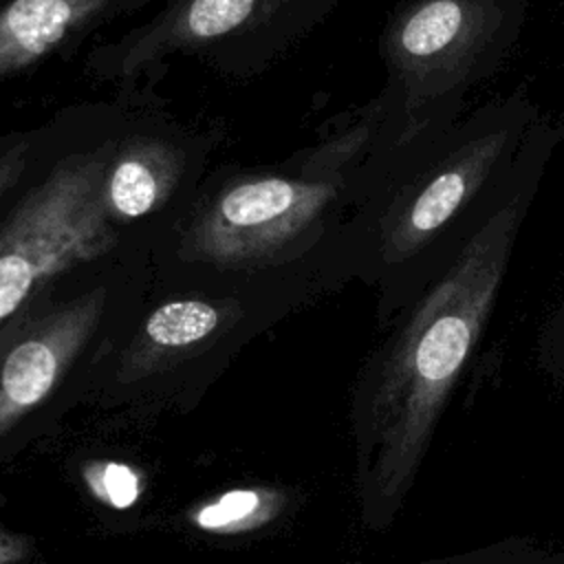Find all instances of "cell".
I'll return each instance as SVG.
<instances>
[{
  "mask_svg": "<svg viewBox=\"0 0 564 564\" xmlns=\"http://www.w3.org/2000/svg\"><path fill=\"white\" fill-rule=\"evenodd\" d=\"M564 130L540 115L522 170L458 258L381 333L348 397L352 496L364 529L383 533L405 509L441 416L498 304L520 229Z\"/></svg>",
  "mask_w": 564,
  "mask_h": 564,
  "instance_id": "obj_1",
  "label": "cell"
},
{
  "mask_svg": "<svg viewBox=\"0 0 564 564\" xmlns=\"http://www.w3.org/2000/svg\"><path fill=\"white\" fill-rule=\"evenodd\" d=\"M44 139V123L33 128L0 126V212L29 176Z\"/></svg>",
  "mask_w": 564,
  "mask_h": 564,
  "instance_id": "obj_12",
  "label": "cell"
},
{
  "mask_svg": "<svg viewBox=\"0 0 564 564\" xmlns=\"http://www.w3.org/2000/svg\"><path fill=\"white\" fill-rule=\"evenodd\" d=\"M117 108L112 95L68 106L44 121L33 167L0 212V326L55 275L128 247L99 207Z\"/></svg>",
  "mask_w": 564,
  "mask_h": 564,
  "instance_id": "obj_6",
  "label": "cell"
},
{
  "mask_svg": "<svg viewBox=\"0 0 564 564\" xmlns=\"http://www.w3.org/2000/svg\"><path fill=\"white\" fill-rule=\"evenodd\" d=\"M352 280L339 258L262 271L152 262L86 405L134 419L189 414L249 344Z\"/></svg>",
  "mask_w": 564,
  "mask_h": 564,
  "instance_id": "obj_4",
  "label": "cell"
},
{
  "mask_svg": "<svg viewBox=\"0 0 564 564\" xmlns=\"http://www.w3.org/2000/svg\"><path fill=\"white\" fill-rule=\"evenodd\" d=\"M150 273L148 247H121L55 275L0 326V465L88 403Z\"/></svg>",
  "mask_w": 564,
  "mask_h": 564,
  "instance_id": "obj_5",
  "label": "cell"
},
{
  "mask_svg": "<svg viewBox=\"0 0 564 564\" xmlns=\"http://www.w3.org/2000/svg\"><path fill=\"white\" fill-rule=\"evenodd\" d=\"M346 0H165L150 18L97 42L84 77L117 90L154 84L174 59L229 82L253 79L322 26Z\"/></svg>",
  "mask_w": 564,
  "mask_h": 564,
  "instance_id": "obj_8",
  "label": "cell"
},
{
  "mask_svg": "<svg viewBox=\"0 0 564 564\" xmlns=\"http://www.w3.org/2000/svg\"><path fill=\"white\" fill-rule=\"evenodd\" d=\"M527 15V0H403L392 9L379 35V97L399 126V145L465 115L467 93L505 66Z\"/></svg>",
  "mask_w": 564,
  "mask_h": 564,
  "instance_id": "obj_7",
  "label": "cell"
},
{
  "mask_svg": "<svg viewBox=\"0 0 564 564\" xmlns=\"http://www.w3.org/2000/svg\"><path fill=\"white\" fill-rule=\"evenodd\" d=\"M416 564H564V546L527 535H511Z\"/></svg>",
  "mask_w": 564,
  "mask_h": 564,
  "instance_id": "obj_11",
  "label": "cell"
},
{
  "mask_svg": "<svg viewBox=\"0 0 564 564\" xmlns=\"http://www.w3.org/2000/svg\"><path fill=\"white\" fill-rule=\"evenodd\" d=\"M540 110L522 90L494 97L447 130L397 145L350 220L357 280L383 330L434 282L509 196Z\"/></svg>",
  "mask_w": 564,
  "mask_h": 564,
  "instance_id": "obj_3",
  "label": "cell"
},
{
  "mask_svg": "<svg viewBox=\"0 0 564 564\" xmlns=\"http://www.w3.org/2000/svg\"><path fill=\"white\" fill-rule=\"evenodd\" d=\"M394 145L399 128L375 95L280 161L214 165L183 216L152 247V262L262 271L339 258L357 280L350 220Z\"/></svg>",
  "mask_w": 564,
  "mask_h": 564,
  "instance_id": "obj_2",
  "label": "cell"
},
{
  "mask_svg": "<svg viewBox=\"0 0 564 564\" xmlns=\"http://www.w3.org/2000/svg\"><path fill=\"white\" fill-rule=\"evenodd\" d=\"M156 0H0V84L75 53Z\"/></svg>",
  "mask_w": 564,
  "mask_h": 564,
  "instance_id": "obj_10",
  "label": "cell"
},
{
  "mask_svg": "<svg viewBox=\"0 0 564 564\" xmlns=\"http://www.w3.org/2000/svg\"><path fill=\"white\" fill-rule=\"evenodd\" d=\"M99 181V207L126 245L152 247L172 229L212 172L225 130L172 112L148 86L117 93Z\"/></svg>",
  "mask_w": 564,
  "mask_h": 564,
  "instance_id": "obj_9",
  "label": "cell"
}]
</instances>
